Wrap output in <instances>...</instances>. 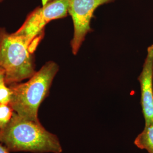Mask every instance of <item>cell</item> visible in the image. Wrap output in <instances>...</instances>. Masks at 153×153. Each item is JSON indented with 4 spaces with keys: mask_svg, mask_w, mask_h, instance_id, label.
<instances>
[{
    "mask_svg": "<svg viewBox=\"0 0 153 153\" xmlns=\"http://www.w3.org/2000/svg\"><path fill=\"white\" fill-rule=\"evenodd\" d=\"M0 142L10 152L61 153L56 135L47 131L40 122L28 120L13 112L10 122L0 129Z\"/></svg>",
    "mask_w": 153,
    "mask_h": 153,
    "instance_id": "obj_1",
    "label": "cell"
},
{
    "mask_svg": "<svg viewBox=\"0 0 153 153\" xmlns=\"http://www.w3.org/2000/svg\"><path fill=\"white\" fill-rule=\"evenodd\" d=\"M59 70V66L55 62L48 61L27 82L9 85L11 91L9 105L14 112L28 120L40 122L39 108L49 95L53 80Z\"/></svg>",
    "mask_w": 153,
    "mask_h": 153,
    "instance_id": "obj_2",
    "label": "cell"
},
{
    "mask_svg": "<svg viewBox=\"0 0 153 153\" xmlns=\"http://www.w3.org/2000/svg\"><path fill=\"white\" fill-rule=\"evenodd\" d=\"M33 54L20 37L0 28V67L7 85L30 78L35 73Z\"/></svg>",
    "mask_w": 153,
    "mask_h": 153,
    "instance_id": "obj_3",
    "label": "cell"
},
{
    "mask_svg": "<svg viewBox=\"0 0 153 153\" xmlns=\"http://www.w3.org/2000/svg\"><path fill=\"white\" fill-rule=\"evenodd\" d=\"M68 0H53L35 9L28 16L22 26L14 33L22 39L33 53L43 38L49 22L67 16Z\"/></svg>",
    "mask_w": 153,
    "mask_h": 153,
    "instance_id": "obj_4",
    "label": "cell"
},
{
    "mask_svg": "<svg viewBox=\"0 0 153 153\" xmlns=\"http://www.w3.org/2000/svg\"><path fill=\"white\" fill-rule=\"evenodd\" d=\"M115 0H68V11L74 26L73 36L71 42L73 55L78 53L86 36L91 32L90 22L95 10L99 6Z\"/></svg>",
    "mask_w": 153,
    "mask_h": 153,
    "instance_id": "obj_5",
    "label": "cell"
},
{
    "mask_svg": "<svg viewBox=\"0 0 153 153\" xmlns=\"http://www.w3.org/2000/svg\"><path fill=\"white\" fill-rule=\"evenodd\" d=\"M145 126L153 124V44L148 47L142 71L138 78Z\"/></svg>",
    "mask_w": 153,
    "mask_h": 153,
    "instance_id": "obj_6",
    "label": "cell"
},
{
    "mask_svg": "<svg viewBox=\"0 0 153 153\" xmlns=\"http://www.w3.org/2000/svg\"><path fill=\"white\" fill-rule=\"evenodd\" d=\"M134 145L137 148L153 153V124L145 126L143 131L136 138Z\"/></svg>",
    "mask_w": 153,
    "mask_h": 153,
    "instance_id": "obj_7",
    "label": "cell"
},
{
    "mask_svg": "<svg viewBox=\"0 0 153 153\" xmlns=\"http://www.w3.org/2000/svg\"><path fill=\"white\" fill-rule=\"evenodd\" d=\"M4 73L0 74V103L9 104L11 98V89L6 86Z\"/></svg>",
    "mask_w": 153,
    "mask_h": 153,
    "instance_id": "obj_8",
    "label": "cell"
},
{
    "mask_svg": "<svg viewBox=\"0 0 153 153\" xmlns=\"http://www.w3.org/2000/svg\"><path fill=\"white\" fill-rule=\"evenodd\" d=\"M13 112L9 104L0 103V129L4 128L10 122Z\"/></svg>",
    "mask_w": 153,
    "mask_h": 153,
    "instance_id": "obj_9",
    "label": "cell"
},
{
    "mask_svg": "<svg viewBox=\"0 0 153 153\" xmlns=\"http://www.w3.org/2000/svg\"><path fill=\"white\" fill-rule=\"evenodd\" d=\"M10 151L7 149L5 146L0 142V153H9Z\"/></svg>",
    "mask_w": 153,
    "mask_h": 153,
    "instance_id": "obj_10",
    "label": "cell"
},
{
    "mask_svg": "<svg viewBox=\"0 0 153 153\" xmlns=\"http://www.w3.org/2000/svg\"><path fill=\"white\" fill-rule=\"evenodd\" d=\"M2 73H4V70L0 67V74H2Z\"/></svg>",
    "mask_w": 153,
    "mask_h": 153,
    "instance_id": "obj_11",
    "label": "cell"
},
{
    "mask_svg": "<svg viewBox=\"0 0 153 153\" xmlns=\"http://www.w3.org/2000/svg\"><path fill=\"white\" fill-rule=\"evenodd\" d=\"M53 1V0H46V2H45V3L49 2H51V1Z\"/></svg>",
    "mask_w": 153,
    "mask_h": 153,
    "instance_id": "obj_12",
    "label": "cell"
},
{
    "mask_svg": "<svg viewBox=\"0 0 153 153\" xmlns=\"http://www.w3.org/2000/svg\"><path fill=\"white\" fill-rule=\"evenodd\" d=\"M2 1V0H0V1Z\"/></svg>",
    "mask_w": 153,
    "mask_h": 153,
    "instance_id": "obj_13",
    "label": "cell"
}]
</instances>
